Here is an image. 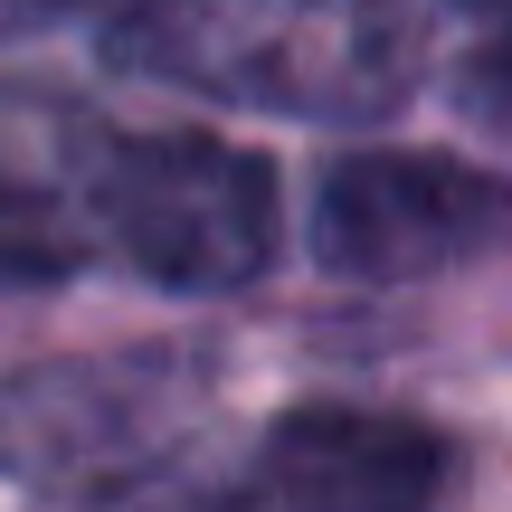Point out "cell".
I'll return each instance as SVG.
<instances>
[{
    "label": "cell",
    "mask_w": 512,
    "mask_h": 512,
    "mask_svg": "<svg viewBox=\"0 0 512 512\" xmlns=\"http://www.w3.org/2000/svg\"><path fill=\"white\" fill-rule=\"evenodd\" d=\"M114 67L275 124L361 133L418 95V29L399 0H133Z\"/></svg>",
    "instance_id": "cell-1"
},
{
    "label": "cell",
    "mask_w": 512,
    "mask_h": 512,
    "mask_svg": "<svg viewBox=\"0 0 512 512\" xmlns=\"http://www.w3.org/2000/svg\"><path fill=\"white\" fill-rule=\"evenodd\" d=\"M219 408V370L190 342L48 351L0 370V484L57 503H114L171 484Z\"/></svg>",
    "instance_id": "cell-2"
},
{
    "label": "cell",
    "mask_w": 512,
    "mask_h": 512,
    "mask_svg": "<svg viewBox=\"0 0 512 512\" xmlns=\"http://www.w3.org/2000/svg\"><path fill=\"white\" fill-rule=\"evenodd\" d=\"M95 256L133 266L162 294H238L275 266L285 200L275 162L228 133H105L76 162Z\"/></svg>",
    "instance_id": "cell-3"
},
{
    "label": "cell",
    "mask_w": 512,
    "mask_h": 512,
    "mask_svg": "<svg viewBox=\"0 0 512 512\" xmlns=\"http://www.w3.org/2000/svg\"><path fill=\"white\" fill-rule=\"evenodd\" d=\"M313 256L342 285H427L512 256V181L465 152L370 143L313 190Z\"/></svg>",
    "instance_id": "cell-4"
},
{
    "label": "cell",
    "mask_w": 512,
    "mask_h": 512,
    "mask_svg": "<svg viewBox=\"0 0 512 512\" xmlns=\"http://www.w3.org/2000/svg\"><path fill=\"white\" fill-rule=\"evenodd\" d=\"M456 484V437L399 408H342L313 399L256 437V456L228 475L238 503H332V512H389L437 503Z\"/></svg>",
    "instance_id": "cell-5"
},
{
    "label": "cell",
    "mask_w": 512,
    "mask_h": 512,
    "mask_svg": "<svg viewBox=\"0 0 512 512\" xmlns=\"http://www.w3.org/2000/svg\"><path fill=\"white\" fill-rule=\"evenodd\" d=\"M95 256L86 200L38 171H19L0 152V294H38V285H67L76 266Z\"/></svg>",
    "instance_id": "cell-6"
},
{
    "label": "cell",
    "mask_w": 512,
    "mask_h": 512,
    "mask_svg": "<svg viewBox=\"0 0 512 512\" xmlns=\"http://www.w3.org/2000/svg\"><path fill=\"white\" fill-rule=\"evenodd\" d=\"M456 114L512 143V10H503L494 29H484L475 48L456 57Z\"/></svg>",
    "instance_id": "cell-7"
},
{
    "label": "cell",
    "mask_w": 512,
    "mask_h": 512,
    "mask_svg": "<svg viewBox=\"0 0 512 512\" xmlns=\"http://www.w3.org/2000/svg\"><path fill=\"white\" fill-rule=\"evenodd\" d=\"M38 10H95V0H0V19H38Z\"/></svg>",
    "instance_id": "cell-8"
}]
</instances>
